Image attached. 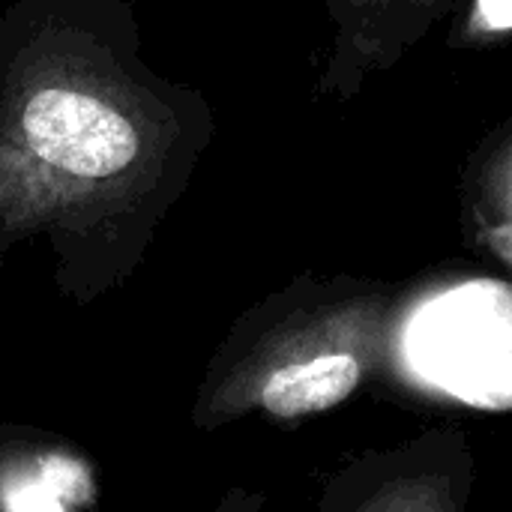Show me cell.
Returning <instances> with one entry per match:
<instances>
[{
	"mask_svg": "<svg viewBox=\"0 0 512 512\" xmlns=\"http://www.w3.org/2000/svg\"><path fill=\"white\" fill-rule=\"evenodd\" d=\"M264 495L258 492H246V489H234L222 498V504L213 512H264Z\"/></svg>",
	"mask_w": 512,
	"mask_h": 512,
	"instance_id": "cell-7",
	"label": "cell"
},
{
	"mask_svg": "<svg viewBox=\"0 0 512 512\" xmlns=\"http://www.w3.org/2000/svg\"><path fill=\"white\" fill-rule=\"evenodd\" d=\"M444 0H330V12L339 24L333 75L360 72V66L384 63L399 48L426 30V21Z\"/></svg>",
	"mask_w": 512,
	"mask_h": 512,
	"instance_id": "cell-4",
	"label": "cell"
},
{
	"mask_svg": "<svg viewBox=\"0 0 512 512\" xmlns=\"http://www.w3.org/2000/svg\"><path fill=\"white\" fill-rule=\"evenodd\" d=\"M471 225L477 240L512 267V138L489 156L474 186Z\"/></svg>",
	"mask_w": 512,
	"mask_h": 512,
	"instance_id": "cell-5",
	"label": "cell"
},
{
	"mask_svg": "<svg viewBox=\"0 0 512 512\" xmlns=\"http://www.w3.org/2000/svg\"><path fill=\"white\" fill-rule=\"evenodd\" d=\"M477 480L465 429L438 426L348 462L315 512H468Z\"/></svg>",
	"mask_w": 512,
	"mask_h": 512,
	"instance_id": "cell-3",
	"label": "cell"
},
{
	"mask_svg": "<svg viewBox=\"0 0 512 512\" xmlns=\"http://www.w3.org/2000/svg\"><path fill=\"white\" fill-rule=\"evenodd\" d=\"M402 309L378 285H309L252 312L222 348L198 423L300 426L393 372Z\"/></svg>",
	"mask_w": 512,
	"mask_h": 512,
	"instance_id": "cell-2",
	"label": "cell"
},
{
	"mask_svg": "<svg viewBox=\"0 0 512 512\" xmlns=\"http://www.w3.org/2000/svg\"><path fill=\"white\" fill-rule=\"evenodd\" d=\"M198 99L141 57L126 0L0 12V240L66 258L144 240L204 147Z\"/></svg>",
	"mask_w": 512,
	"mask_h": 512,
	"instance_id": "cell-1",
	"label": "cell"
},
{
	"mask_svg": "<svg viewBox=\"0 0 512 512\" xmlns=\"http://www.w3.org/2000/svg\"><path fill=\"white\" fill-rule=\"evenodd\" d=\"M512 33V0H474L465 18V39L486 42Z\"/></svg>",
	"mask_w": 512,
	"mask_h": 512,
	"instance_id": "cell-6",
	"label": "cell"
}]
</instances>
